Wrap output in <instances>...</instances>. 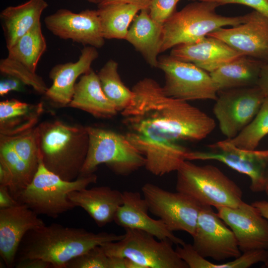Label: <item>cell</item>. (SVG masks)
Wrapping results in <instances>:
<instances>
[{
    "label": "cell",
    "mask_w": 268,
    "mask_h": 268,
    "mask_svg": "<svg viewBox=\"0 0 268 268\" xmlns=\"http://www.w3.org/2000/svg\"><path fill=\"white\" fill-rule=\"evenodd\" d=\"M157 67L164 73L167 96L186 101L216 99L218 90L209 73L195 64L166 55L158 58Z\"/></svg>",
    "instance_id": "30bf717a"
},
{
    "label": "cell",
    "mask_w": 268,
    "mask_h": 268,
    "mask_svg": "<svg viewBox=\"0 0 268 268\" xmlns=\"http://www.w3.org/2000/svg\"><path fill=\"white\" fill-rule=\"evenodd\" d=\"M89 2L96 4L98 5L102 3L105 0H85Z\"/></svg>",
    "instance_id": "c3c4849f"
},
{
    "label": "cell",
    "mask_w": 268,
    "mask_h": 268,
    "mask_svg": "<svg viewBox=\"0 0 268 268\" xmlns=\"http://www.w3.org/2000/svg\"><path fill=\"white\" fill-rule=\"evenodd\" d=\"M0 82V95L4 96L12 91H20L25 85L18 79L11 76H6Z\"/></svg>",
    "instance_id": "f35d334b"
},
{
    "label": "cell",
    "mask_w": 268,
    "mask_h": 268,
    "mask_svg": "<svg viewBox=\"0 0 268 268\" xmlns=\"http://www.w3.org/2000/svg\"><path fill=\"white\" fill-rule=\"evenodd\" d=\"M46 49V41L39 22L8 49L7 57L35 72L38 63Z\"/></svg>",
    "instance_id": "f1b7e54d"
},
{
    "label": "cell",
    "mask_w": 268,
    "mask_h": 268,
    "mask_svg": "<svg viewBox=\"0 0 268 268\" xmlns=\"http://www.w3.org/2000/svg\"><path fill=\"white\" fill-rule=\"evenodd\" d=\"M0 72L2 75L18 79L25 85L32 87L39 94L45 95L48 89L42 77L20 63L8 57L0 60Z\"/></svg>",
    "instance_id": "e575fe53"
},
{
    "label": "cell",
    "mask_w": 268,
    "mask_h": 268,
    "mask_svg": "<svg viewBox=\"0 0 268 268\" xmlns=\"http://www.w3.org/2000/svg\"><path fill=\"white\" fill-rule=\"evenodd\" d=\"M257 208L260 213L268 220V201H256L251 203ZM265 267L268 268V257L264 263Z\"/></svg>",
    "instance_id": "f6af8a7d"
},
{
    "label": "cell",
    "mask_w": 268,
    "mask_h": 268,
    "mask_svg": "<svg viewBox=\"0 0 268 268\" xmlns=\"http://www.w3.org/2000/svg\"><path fill=\"white\" fill-rule=\"evenodd\" d=\"M45 225L27 205L0 208V255L8 268L14 266L20 244L30 230Z\"/></svg>",
    "instance_id": "e0dca14e"
},
{
    "label": "cell",
    "mask_w": 268,
    "mask_h": 268,
    "mask_svg": "<svg viewBox=\"0 0 268 268\" xmlns=\"http://www.w3.org/2000/svg\"><path fill=\"white\" fill-rule=\"evenodd\" d=\"M19 203L11 196L7 187L0 186V208L10 207Z\"/></svg>",
    "instance_id": "b9f144b4"
},
{
    "label": "cell",
    "mask_w": 268,
    "mask_h": 268,
    "mask_svg": "<svg viewBox=\"0 0 268 268\" xmlns=\"http://www.w3.org/2000/svg\"><path fill=\"white\" fill-rule=\"evenodd\" d=\"M268 134V97L265 99L253 119L236 136L226 139L235 146L255 150L261 140Z\"/></svg>",
    "instance_id": "d6a6232c"
},
{
    "label": "cell",
    "mask_w": 268,
    "mask_h": 268,
    "mask_svg": "<svg viewBox=\"0 0 268 268\" xmlns=\"http://www.w3.org/2000/svg\"><path fill=\"white\" fill-rule=\"evenodd\" d=\"M86 129L89 146L80 176L94 173L102 164L116 175L124 176L144 167V156L126 134L94 127H86Z\"/></svg>",
    "instance_id": "52a82bcc"
},
{
    "label": "cell",
    "mask_w": 268,
    "mask_h": 268,
    "mask_svg": "<svg viewBox=\"0 0 268 268\" xmlns=\"http://www.w3.org/2000/svg\"><path fill=\"white\" fill-rule=\"evenodd\" d=\"M219 5L210 0H198L175 11L163 25L160 53L198 41L220 28L244 22L245 15L225 16L217 14L216 8Z\"/></svg>",
    "instance_id": "277c9868"
},
{
    "label": "cell",
    "mask_w": 268,
    "mask_h": 268,
    "mask_svg": "<svg viewBox=\"0 0 268 268\" xmlns=\"http://www.w3.org/2000/svg\"><path fill=\"white\" fill-rule=\"evenodd\" d=\"M216 2L220 5L229 3L245 5L253 8L268 18V0H208Z\"/></svg>",
    "instance_id": "74e56055"
},
{
    "label": "cell",
    "mask_w": 268,
    "mask_h": 268,
    "mask_svg": "<svg viewBox=\"0 0 268 268\" xmlns=\"http://www.w3.org/2000/svg\"><path fill=\"white\" fill-rule=\"evenodd\" d=\"M268 257V250H257L244 252L229 262L215 264L201 256L192 246L185 248L181 253L182 260L190 268H247L260 262L264 263Z\"/></svg>",
    "instance_id": "4dcf8cb0"
},
{
    "label": "cell",
    "mask_w": 268,
    "mask_h": 268,
    "mask_svg": "<svg viewBox=\"0 0 268 268\" xmlns=\"http://www.w3.org/2000/svg\"><path fill=\"white\" fill-rule=\"evenodd\" d=\"M192 237L193 248L203 258L220 261L241 255L233 232L211 206H202Z\"/></svg>",
    "instance_id": "4fadbf2b"
},
{
    "label": "cell",
    "mask_w": 268,
    "mask_h": 268,
    "mask_svg": "<svg viewBox=\"0 0 268 268\" xmlns=\"http://www.w3.org/2000/svg\"><path fill=\"white\" fill-rule=\"evenodd\" d=\"M207 147L203 151L189 150L186 160L219 161L248 176L252 192H265L268 181V149L246 150L235 146L226 139Z\"/></svg>",
    "instance_id": "9c48e42d"
},
{
    "label": "cell",
    "mask_w": 268,
    "mask_h": 268,
    "mask_svg": "<svg viewBox=\"0 0 268 268\" xmlns=\"http://www.w3.org/2000/svg\"><path fill=\"white\" fill-rule=\"evenodd\" d=\"M109 268H126V259L120 257H109Z\"/></svg>",
    "instance_id": "bcb514c9"
},
{
    "label": "cell",
    "mask_w": 268,
    "mask_h": 268,
    "mask_svg": "<svg viewBox=\"0 0 268 268\" xmlns=\"http://www.w3.org/2000/svg\"><path fill=\"white\" fill-rule=\"evenodd\" d=\"M176 172V191L202 205L236 207L243 201L240 188L215 166L185 160Z\"/></svg>",
    "instance_id": "5b68a950"
},
{
    "label": "cell",
    "mask_w": 268,
    "mask_h": 268,
    "mask_svg": "<svg viewBox=\"0 0 268 268\" xmlns=\"http://www.w3.org/2000/svg\"><path fill=\"white\" fill-rule=\"evenodd\" d=\"M152 0H105L99 5H105L113 3H130L139 6L142 9H148Z\"/></svg>",
    "instance_id": "ee69618b"
},
{
    "label": "cell",
    "mask_w": 268,
    "mask_h": 268,
    "mask_svg": "<svg viewBox=\"0 0 268 268\" xmlns=\"http://www.w3.org/2000/svg\"><path fill=\"white\" fill-rule=\"evenodd\" d=\"M163 25L154 21L148 9H142L134 18L125 40L139 52L151 67H157Z\"/></svg>",
    "instance_id": "d4e9b609"
},
{
    "label": "cell",
    "mask_w": 268,
    "mask_h": 268,
    "mask_svg": "<svg viewBox=\"0 0 268 268\" xmlns=\"http://www.w3.org/2000/svg\"><path fill=\"white\" fill-rule=\"evenodd\" d=\"M264 62L241 55L209 73L218 92L257 85Z\"/></svg>",
    "instance_id": "484cf974"
},
{
    "label": "cell",
    "mask_w": 268,
    "mask_h": 268,
    "mask_svg": "<svg viewBox=\"0 0 268 268\" xmlns=\"http://www.w3.org/2000/svg\"><path fill=\"white\" fill-rule=\"evenodd\" d=\"M170 55L210 73L242 55L223 41L207 36L198 41L173 47Z\"/></svg>",
    "instance_id": "44dd1931"
},
{
    "label": "cell",
    "mask_w": 268,
    "mask_h": 268,
    "mask_svg": "<svg viewBox=\"0 0 268 268\" xmlns=\"http://www.w3.org/2000/svg\"><path fill=\"white\" fill-rule=\"evenodd\" d=\"M207 36L223 41L242 55L268 62V18L255 10L245 14L243 23Z\"/></svg>",
    "instance_id": "2e32d148"
},
{
    "label": "cell",
    "mask_w": 268,
    "mask_h": 268,
    "mask_svg": "<svg viewBox=\"0 0 268 268\" xmlns=\"http://www.w3.org/2000/svg\"><path fill=\"white\" fill-rule=\"evenodd\" d=\"M97 180L94 173L71 181L64 180L47 169L40 159L31 182L18 195L16 200L27 205L38 215L56 218L75 207L68 199L69 193L87 188Z\"/></svg>",
    "instance_id": "8992f818"
},
{
    "label": "cell",
    "mask_w": 268,
    "mask_h": 268,
    "mask_svg": "<svg viewBox=\"0 0 268 268\" xmlns=\"http://www.w3.org/2000/svg\"><path fill=\"white\" fill-rule=\"evenodd\" d=\"M257 85L268 97V62H264L262 67Z\"/></svg>",
    "instance_id": "7bdbcfd3"
},
{
    "label": "cell",
    "mask_w": 268,
    "mask_h": 268,
    "mask_svg": "<svg viewBox=\"0 0 268 268\" xmlns=\"http://www.w3.org/2000/svg\"><path fill=\"white\" fill-rule=\"evenodd\" d=\"M104 37L125 39L130 24L141 8L134 4L113 3L98 6Z\"/></svg>",
    "instance_id": "83f0119b"
},
{
    "label": "cell",
    "mask_w": 268,
    "mask_h": 268,
    "mask_svg": "<svg viewBox=\"0 0 268 268\" xmlns=\"http://www.w3.org/2000/svg\"><path fill=\"white\" fill-rule=\"evenodd\" d=\"M9 137L19 156L36 173L40 159L36 126L19 134Z\"/></svg>",
    "instance_id": "836d02e7"
},
{
    "label": "cell",
    "mask_w": 268,
    "mask_h": 268,
    "mask_svg": "<svg viewBox=\"0 0 268 268\" xmlns=\"http://www.w3.org/2000/svg\"><path fill=\"white\" fill-rule=\"evenodd\" d=\"M123 195V204L118 209L114 219L117 225L125 229L145 231L158 240H168L177 245L185 243L175 236L160 219L149 216L147 203L139 192L125 191Z\"/></svg>",
    "instance_id": "ac0fdd59"
},
{
    "label": "cell",
    "mask_w": 268,
    "mask_h": 268,
    "mask_svg": "<svg viewBox=\"0 0 268 268\" xmlns=\"http://www.w3.org/2000/svg\"><path fill=\"white\" fill-rule=\"evenodd\" d=\"M48 6L45 0H29L16 6H8L1 11L0 19L7 50L40 22L41 16Z\"/></svg>",
    "instance_id": "cb8c5ba5"
},
{
    "label": "cell",
    "mask_w": 268,
    "mask_h": 268,
    "mask_svg": "<svg viewBox=\"0 0 268 268\" xmlns=\"http://www.w3.org/2000/svg\"><path fill=\"white\" fill-rule=\"evenodd\" d=\"M141 191L149 211L170 231H183L193 236L202 205L185 194L171 192L150 183H145Z\"/></svg>",
    "instance_id": "8fae6325"
},
{
    "label": "cell",
    "mask_w": 268,
    "mask_h": 268,
    "mask_svg": "<svg viewBox=\"0 0 268 268\" xmlns=\"http://www.w3.org/2000/svg\"><path fill=\"white\" fill-rule=\"evenodd\" d=\"M125 259L126 268H143L142 266L136 262L128 258Z\"/></svg>",
    "instance_id": "7dc6e473"
},
{
    "label": "cell",
    "mask_w": 268,
    "mask_h": 268,
    "mask_svg": "<svg viewBox=\"0 0 268 268\" xmlns=\"http://www.w3.org/2000/svg\"><path fill=\"white\" fill-rule=\"evenodd\" d=\"M123 237L124 234L93 233L57 223L44 225L25 235L17 250L15 263L26 259H39L49 262L53 268H66L67 263L76 257Z\"/></svg>",
    "instance_id": "7a4b0ae2"
},
{
    "label": "cell",
    "mask_w": 268,
    "mask_h": 268,
    "mask_svg": "<svg viewBox=\"0 0 268 268\" xmlns=\"http://www.w3.org/2000/svg\"><path fill=\"white\" fill-rule=\"evenodd\" d=\"M75 62H68L55 66L50 71L53 83L45 95L51 102L60 106H68L74 93L77 78L92 68V63L99 56L97 48L86 46L80 51Z\"/></svg>",
    "instance_id": "ffe728a7"
},
{
    "label": "cell",
    "mask_w": 268,
    "mask_h": 268,
    "mask_svg": "<svg viewBox=\"0 0 268 268\" xmlns=\"http://www.w3.org/2000/svg\"><path fill=\"white\" fill-rule=\"evenodd\" d=\"M168 240H158L145 231L125 229L121 240L101 245L108 257L131 259L143 268H188Z\"/></svg>",
    "instance_id": "ba28073f"
},
{
    "label": "cell",
    "mask_w": 268,
    "mask_h": 268,
    "mask_svg": "<svg viewBox=\"0 0 268 268\" xmlns=\"http://www.w3.org/2000/svg\"><path fill=\"white\" fill-rule=\"evenodd\" d=\"M266 97L258 85L218 92L213 112L226 139L236 136L250 123Z\"/></svg>",
    "instance_id": "7c38bea8"
},
{
    "label": "cell",
    "mask_w": 268,
    "mask_h": 268,
    "mask_svg": "<svg viewBox=\"0 0 268 268\" xmlns=\"http://www.w3.org/2000/svg\"><path fill=\"white\" fill-rule=\"evenodd\" d=\"M13 184L12 173L6 163L0 158V186L7 187L10 192L12 189Z\"/></svg>",
    "instance_id": "ab89813d"
},
{
    "label": "cell",
    "mask_w": 268,
    "mask_h": 268,
    "mask_svg": "<svg viewBox=\"0 0 268 268\" xmlns=\"http://www.w3.org/2000/svg\"><path fill=\"white\" fill-rule=\"evenodd\" d=\"M46 28L53 35L96 48L105 44L97 10L85 9L79 13L60 9L44 19Z\"/></svg>",
    "instance_id": "9a60e30c"
},
{
    "label": "cell",
    "mask_w": 268,
    "mask_h": 268,
    "mask_svg": "<svg viewBox=\"0 0 268 268\" xmlns=\"http://www.w3.org/2000/svg\"><path fill=\"white\" fill-rule=\"evenodd\" d=\"M118 67L116 61L110 59L104 65L97 75L104 94L118 112H121L130 105L134 93L122 81Z\"/></svg>",
    "instance_id": "f546056e"
},
{
    "label": "cell",
    "mask_w": 268,
    "mask_h": 268,
    "mask_svg": "<svg viewBox=\"0 0 268 268\" xmlns=\"http://www.w3.org/2000/svg\"><path fill=\"white\" fill-rule=\"evenodd\" d=\"M218 216L233 232L242 253L268 250V220L252 204L216 207Z\"/></svg>",
    "instance_id": "5bb4252c"
},
{
    "label": "cell",
    "mask_w": 268,
    "mask_h": 268,
    "mask_svg": "<svg viewBox=\"0 0 268 268\" xmlns=\"http://www.w3.org/2000/svg\"><path fill=\"white\" fill-rule=\"evenodd\" d=\"M265 192L266 193L267 197H268V181Z\"/></svg>",
    "instance_id": "681fc988"
},
{
    "label": "cell",
    "mask_w": 268,
    "mask_h": 268,
    "mask_svg": "<svg viewBox=\"0 0 268 268\" xmlns=\"http://www.w3.org/2000/svg\"><path fill=\"white\" fill-rule=\"evenodd\" d=\"M68 197L75 207L82 208L99 227L114 221L123 202V192L105 186L74 191Z\"/></svg>",
    "instance_id": "7402d4cb"
},
{
    "label": "cell",
    "mask_w": 268,
    "mask_h": 268,
    "mask_svg": "<svg viewBox=\"0 0 268 268\" xmlns=\"http://www.w3.org/2000/svg\"><path fill=\"white\" fill-rule=\"evenodd\" d=\"M16 268H53L48 262L39 259H30L18 261L15 263Z\"/></svg>",
    "instance_id": "60d3db41"
},
{
    "label": "cell",
    "mask_w": 268,
    "mask_h": 268,
    "mask_svg": "<svg viewBox=\"0 0 268 268\" xmlns=\"http://www.w3.org/2000/svg\"><path fill=\"white\" fill-rule=\"evenodd\" d=\"M66 268H109V257L96 246L69 261Z\"/></svg>",
    "instance_id": "d590c367"
},
{
    "label": "cell",
    "mask_w": 268,
    "mask_h": 268,
    "mask_svg": "<svg viewBox=\"0 0 268 268\" xmlns=\"http://www.w3.org/2000/svg\"><path fill=\"white\" fill-rule=\"evenodd\" d=\"M44 111L42 103L28 104L15 99L0 102V134L12 136L36 127Z\"/></svg>",
    "instance_id": "4316f807"
},
{
    "label": "cell",
    "mask_w": 268,
    "mask_h": 268,
    "mask_svg": "<svg viewBox=\"0 0 268 268\" xmlns=\"http://www.w3.org/2000/svg\"><path fill=\"white\" fill-rule=\"evenodd\" d=\"M180 0H152L148 8L149 14L155 22L163 25L175 11Z\"/></svg>",
    "instance_id": "8d00e7d4"
},
{
    "label": "cell",
    "mask_w": 268,
    "mask_h": 268,
    "mask_svg": "<svg viewBox=\"0 0 268 268\" xmlns=\"http://www.w3.org/2000/svg\"><path fill=\"white\" fill-rule=\"evenodd\" d=\"M126 135L144 156L145 168L157 176L177 171L189 151L177 142L155 139L132 132Z\"/></svg>",
    "instance_id": "d6986e66"
},
{
    "label": "cell",
    "mask_w": 268,
    "mask_h": 268,
    "mask_svg": "<svg viewBox=\"0 0 268 268\" xmlns=\"http://www.w3.org/2000/svg\"><path fill=\"white\" fill-rule=\"evenodd\" d=\"M68 106L84 111L98 118H111L118 112L104 94L97 73L91 69L75 83Z\"/></svg>",
    "instance_id": "603a6c76"
},
{
    "label": "cell",
    "mask_w": 268,
    "mask_h": 268,
    "mask_svg": "<svg viewBox=\"0 0 268 268\" xmlns=\"http://www.w3.org/2000/svg\"><path fill=\"white\" fill-rule=\"evenodd\" d=\"M0 158L10 168L13 177V184L10 192L16 200L18 195L31 182L35 174L15 151L10 138L0 134Z\"/></svg>",
    "instance_id": "1f68e13d"
},
{
    "label": "cell",
    "mask_w": 268,
    "mask_h": 268,
    "mask_svg": "<svg viewBox=\"0 0 268 268\" xmlns=\"http://www.w3.org/2000/svg\"><path fill=\"white\" fill-rule=\"evenodd\" d=\"M36 129L44 166L64 180L77 179L88 150L86 127L54 120L41 123Z\"/></svg>",
    "instance_id": "3957f363"
},
{
    "label": "cell",
    "mask_w": 268,
    "mask_h": 268,
    "mask_svg": "<svg viewBox=\"0 0 268 268\" xmlns=\"http://www.w3.org/2000/svg\"><path fill=\"white\" fill-rule=\"evenodd\" d=\"M132 90L133 100L121 112L130 132L173 142L197 141L205 138L215 128L212 118L188 101L167 96L152 78H143Z\"/></svg>",
    "instance_id": "6da1fadb"
}]
</instances>
